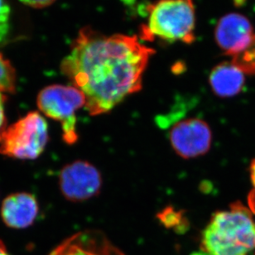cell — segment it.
Masks as SVG:
<instances>
[{
    "label": "cell",
    "instance_id": "cell-1",
    "mask_svg": "<svg viewBox=\"0 0 255 255\" xmlns=\"http://www.w3.org/2000/svg\"><path fill=\"white\" fill-rule=\"evenodd\" d=\"M154 53L135 36H106L86 27L62 60L61 71L84 94L89 114L100 116L142 89V75Z\"/></svg>",
    "mask_w": 255,
    "mask_h": 255
},
{
    "label": "cell",
    "instance_id": "cell-2",
    "mask_svg": "<svg viewBox=\"0 0 255 255\" xmlns=\"http://www.w3.org/2000/svg\"><path fill=\"white\" fill-rule=\"evenodd\" d=\"M255 249V221L241 202L213 214L201 236V251L214 255H247Z\"/></svg>",
    "mask_w": 255,
    "mask_h": 255
},
{
    "label": "cell",
    "instance_id": "cell-3",
    "mask_svg": "<svg viewBox=\"0 0 255 255\" xmlns=\"http://www.w3.org/2000/svg\"><path fill=\"white\" fill-rule=\"evenodd\" d=\"M147 24L141 27L145 41L162 40L191 44L196 41V9L193 0H157L147 7Z\"/></svg>",
    "mask_w": 255,
    "mask_h": 255
},
{
    "label": "cell",
    "instance_id": "cell-4",
    "mask_svg": "<svg viewBox=\"0 0 255 255\" xmlns=\"http://www.w3.org/2000/svg\"><path fill=\"white\" fill-rule=\"evenodd\" d=\"M49 140L48 125L37 111L22 118L0 132V153L20 160H34L42 155Z\"/></svg>",
    "mask_w": 255,
    "mask_h": 255
},
{
    "label": "cell",
    "instance_id": "cell-5",
    "mask_svg": "<svg viewBox=\"0 0 255 255\" xmlns=\"http://www.w3.org/2000/svg\"><path fill=\"white\" fill-rule=\"evenodd\" d=\"M86 103L84 94L73 86L51 85L42 89L37 98L40 111L61 123L62 138L69 145L78 140L76 114Z\"/></svg>",
    "mask_w": 255,
    "mask_h": 255
},
{
    "label": "cell",
    "instance_id": "cell-6",
    "mask_svg": "<svg viewBox=\"0 0 255 255\" xmlns=\"http://www.w3.org/2000/svg\"><path fill=\"white\" fill-rule=\"evenodd\" d=\"M59 187L67 201L81 202L100 193L102 177L100 171L91 162L75 161L61 170Z\"/></svg>",
    "mask_w": 255,
    "mask_h": 255
},
{
    "label": "cell",
    "instance_id": "cell-7",
    "mask_svg": "<svg viewBox=\"0 0 255 255\" xmlns=\"http://www.w3.org/2000/svg\"><path fill=\"white\" fill-rule=\"evenodd\" d=\"M172 148L185 159L207 153L211 148L212 132L206 121L190 118L175 124L169 132Z\"/></svg>",
    "mask_w": 255,
    "mask_h": 255
},
{
    "label": "cell",
    "instance_id": "cell-8",
    "mask_svg": "<svg viewBox=\"0 0 255 255\" xmlns=\"http://www.w3.org/2000/svg\"><path fill=\"white\" fill-rule=\"evenodd\" d=\"M48 255H126L105 234L86 230L62 241Z\"/></svg>",
    "mask_w": 255,
    "mask_h": 255
},
{
    "label": "cell",
    "instance_id": "cell-9",
    "mask_svg": "<svg viewBox=\"0 0 255 255\" xmlns=\"http://www.w3.org/2000/svg\"><path fill=\"white\" fill-rule=\"evenodd\" d=\"M254 33L253 25L248 17L239 12H231L219 19L214 36L224 54L231 57L248 42Z\"/></svg>",
    "mask_w": 255,
    "mask_h": 255
},
{
    "label": "cell",
    "instance_id": "cell-10",
    "mask_svg": "<svg viewBox=\"0 0 255 255\" xmlns=\"http://www.w3.org/2000/svg\"><path fill=\"white\" fill-rule=\"evenodd\" d=\"M39 206L32 194L18 192L7 196L1 206V217L10 228L25 229L32 226L37 218Z\"/></svg>",
    "mask_w": 255,
    "mask_h": 255
},
{
    "label": "cell",
    "instance_id": "cell-11",
    "mask_svg": "<svg viewBox=\"0 0 255 255\" xmlns=\"http://www.w3.org/2000/svg\"><path fill=\"white\" fill-rule=\"evenodd\" d=\"M245 83V74L231 62H223L216 65L209 76L211 90L221 98L237 96L243 90Z\"/></svg>",
    "mask_w": 255,
    "mask_h": 255
},
{
    "label": "cell",
    "instance_id": "cell-12",
    "mask_svg": "<svg viewBox=\"0 0 255 255\" xmlns=\"http://www.w3.org/2000/svg\"><path fill=\"white\" fill-rule=\"evenodd\" d=\"M232 64L245 75L255 76V33L241 49L231 55Z\"/></svg>",
    "mask_w": 255,
    "mask_h": 255
},
{
    "label": "cell",
    "instance_id": "cell-13",
    "mask_svg": "<svg viewBox=\"0 0 255 255\" xmlns=\"http://www.w3.org/2000/svg\"><path fill=\"white\" fill-rule=\"evenodd\" d=\"M157 218L166 228L173 229L177 233H184L188 229V221L182 211L172 207L165 208L157 215Z\"/></svg>",
    "mask_w": 255,
    "mask_h": 255
},
{
    "label": "cell",
    "instance_id": "cell-14",
    "mask_svg": "<svg viewBox=\"0 0 255 255\" xmlns=\"http://www.w3.org/2000/svg\"><path fill=\"white\" fill-rule=\"evenodd\" d=\"M16 71L8 60L0 53V91L13 94L16 91Z\"/></svg>",
    "mask_w": 255,
    "mask_h": 255
},
{
    "label": "cell",
    "instance_id": "cell-15",
    "mask_svg": "<svg viewBox=\"0 0 255 255\" xmlns=\"http://www.w3.org/2000/svg\"><path fill=\"white\" fill-rule=\"evenodd\" d=\"M11 8L6 0H0V46L3 44L9 34Z\"/></svg>",
    "mask_w": 255,
    "mask_h": 255
},
{
    "label": "cell",
    "instance_id": "cell-16",
    "mask_svg": "<svg viewBox=\"0 0 255 255\" xmlns=\"http://www.w3.org/2000/svg\"><path fill=\"white\" fill-rule=\"evenodd\" d=\"M250 175H251V183L253 185V190L249 195L248 201L250 210L252 213H255V159H254L250 166Z\"/></svg>",
    "mask_w": 255,
    "mask_h": 255
},
{
    "label": "cell",
    "instance_id": "cell-17",
    "mask_svg": "<svg viewBox=\"0 0 255 255\" xmlns=\"http://www.w3.org/2000/svg\"><path fill=\"white\" fill-rule=\"evenodd\" d=\"M22 3L35 7V8H42V7H48L52 5L56 0H20Z\"/></svg>",
    "mask_w": 255,
    "mask_h": 255
},
{
    "label": "cell",
    "instance_id": "cell-18",
    "mask_svg": "<svg viewBox=\"0 0 255 255\" xmlns=\"http://www.w3.org/2000/svg\"><path fill=\"white\" fill-rule=\"evenodd\" d=\"M7 101L6 96L0 91V132L6 127V117H5V102Z\"/></svg>",
    "mask_w": 255,
    "mask_h": 255
},
{
    "label": "cell",
    "instance_id": "cell-19",
    "mask_svg": "<svg viewBox=\"0 0 255 255\" xmlns=\"http://www.w3.org/2000/svg\"><path fill=\"white\" fill-rule=\"evenodd\" d=\"M234 5L236 7H242L246 4L248 0H232Z\"/></svg>",
    "mask_w": 255,
    "mask_h": 255
},
{
    "label": "cell",
    "instance_id": "cell-20",
    "mask_svg": "<svg viewBox=\"0 0 255 255\" xmlns=\"http://www.w3.org/2000/svg\"><path fill=\"white\" fill-rule=\"evenodd\" d=\"M0 255H10L7 253V249L1 241H0Z\"/></svg>",
    "mask_w": 255,
    "mask_h": 255
},
{
    "label": "cell",
    "instance_id": "cell-21",
    "mask_svg": "<svg viewBox=\"0 0 255 255\" xmlns=\"http://www.w3.org/2000/svg\"><path fill=\"white\" fill-rule=\"evenodd\" d=\"M191 255H214L212 254L208 253V252H206V251H196V252H194V253L191 254Z\"/></svg>",
    "mask_w": 255,
    "mask_h": 255
},
{
    "label": "cell",
    "instance_id": "cell-22",
    "mask_svg": "<svg viewBox=\"0 0 255 255\" xmlns=\"http://www.w3.org/2000/svg\"></svg>",
    "mask_w": 255,
    "mask_h": 255
}]
</instances>
